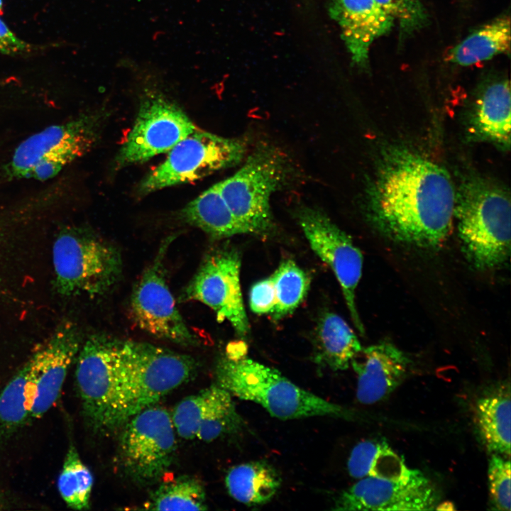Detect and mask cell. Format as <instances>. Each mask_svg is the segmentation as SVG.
<instances>
[{
  "instance_id": "obj_1",
  "label": "cell",
  "mask_w": 511,
  "mask_h": 511,
  "mask_svg": "<svg viewBox=\"0 0 511 511\" xmlns=\"http://www.w3.org/2000/svg\"><path fill=\"white\" fill-rule=\"evenodd\" d=\"M456 189L441 165L407 148H387L367 187V216L396 242L436 248L451 231Z\"/></svg>"
},
{
  "instance_id": "obj_2",
  "label": "cell",
  "mask_w": 511,
  "mask_h": 511,
  "mask_svg": "<svg viewBox=\"0 0 511 511\" xmlns=\"http://www.w3.org/2000/svg\"><path fill=\"white\" fill-rule=\"evenodd\" d=\"M215 375L216 384L232 396L257 403L280 419L348 416L341 406L299 387L278 370L245 356L235 346H228L219 358Z\"/></svg>"
},
{
  "instance_id": "obj_3",
  "label": "cell",
  "mask_w": 511,
  "mask_h": 511,
  "mask_svg": "<svg viewBox=\"0 0 511 511\" xmlns=\"http://www.w3.org/2000/svg\"><path fill=\"white\" fill-rule=\"evenodd\" d=\"M511 204L503 187L470 176L456 189L454 218L461 247L476 269H495L510 256Z\"/></svg>"
},
{
  "instance_id": "obj_4",
  "label": "cell",
  "mask_w": 511,
  "mask_h": 511,
  "mask_svg": "<svg viewBox=\"0 0 511 511\" xmlns=\"http://www.w3.org/2000/svg\"><path fill=\"white\" fill-rule=\"evenodd\" d=\"M120 341L104 335L92 336L77 356L75 381L83 414L97 432L116 430L128 420Z\"/></svg>"
},
{
  "instance_id": "obj_5",
  "label": "cell",
  "mask_w": 511,
  "mask_h": 511,
  "mask_svg": "<svg viewBox=\"0 0 511 511\" xmlns=\"http://www.w3.org/2000/svg\"><path fill=\"white\" fill-rule=\"evenodd\" d=\"M290 165L278 148L261 143L231 176L219 182L221 194L249 233L265 236L275 229L270 200L286 184Z\"/></svg>"
},
{
  "instance_id": "obj_6",
  "label": "cell",
  "mask_w": 511,
  "mask_h": 511,
  "mask_svg": "<svg viewBox=\"0 0 511 511\" xmlns=\"http://www.w3.org/2000/svg\"><path fill=\"white\" fill-rule=\"evenodd\" d=\"M102 116L99 112L81 114L30 136L16 147L3 175L8 180L40 181L53 177L94 145Z\"/></svg>"
},
{
  "instance_id": "obj_7",
  "label": "cell",
  "mask_w": 511,
  "mask_h": 511,
  "mask_svg": "<svg viewBox=\"0 0 511 511\" xmlns=\"http://www.w3.org/2000/svg\"><path fill=\"white\" fill-rule=\"evenodd\" d=\"M57 291L66 297L101 295L118 281L121 256L113 245L81 229L60 233L53 248Z\"/></svg>"
},
{
  "instance_id": "obj_8",
  "label": "cell",
  "mask_w": 511,
  "mask_h": 511,
  "mask_svg": "<svg viewBox=\"0 0 511 511\" xmlns=\"http://www.w3.org/2000/svg\"><path fill=\"white\" fill-rule=\"evenodd\" d=\"M119 359L128 419L193 379L198 370L192 356L145 342L120 341Z\"/></svg>"
},
{
  "instance_id": "obj_9",
  "label": "cell",
  "mask_w": 511,
  "mask_h": 511,
  "mask_svg": "<svg viewBox=\"0 0 511 511\" xmlns=\"http://www.w3.org/2000/svg\"><path fill=\"white\" fill-rule=\"evenodd\" d=\"M247 142L245 138H225L197 128L177 143L165 160L143 178L138 192L147 194L235 166L244 159Z\"/></svg>"
},
{
  "instance_id": "obj_10",
  "label": "cell",
  "mask_w": 511,
  "mask_h": 511,
  "mask_svg": "<svg viewBox=\"0 0 511 511\" xmlns=\"http://www.w3.org/2000/svg\"><path fill=\"white\" fill-rule=\"evenodd\" d=\"M121 429L119 456L125 473L141 485L159 480L172 464L177 450L171 414L154 405L131 417Z\"/></svg>"
},
{
  "instance_id": "obj_11",
  "label": "cell",
  "mask_w": 511,
  "mask_h": 511,
  "mask_svg": "<svg viewBox=\"0 0 511 511\" xmlns=\"http://www.w3.org/2000/svg\"><path fill=\"white\" fill-rule=\"evenodd\" d=\"M144 91L133 126L116 157L119 167L169 152L197 128L162 92L149 88Z\"/></svg>"
},
{
  "instance_id": "obj_12",
  "label": "cell",
  "mask_w": 511,
  "mask_h": 511,
  "mask_svg": "<svg viewBox=\"0 0 511 511\" xmlns=\"http://www.w3.org/2000/svg\"><path fill=\"white\" fill-rule=\"evenodd\" d=\"M241 260L232 248L210 252L202 262L181 296L210 307L219 322L228 321L241 336L249 331L240 283Z\"/></svg>"
},
{
  "instance_id": "obj_13",
  "label": "cell",
  "mask_w": 511,
  "mask_h": 511,
  "mask_svg": "<svg viewBox=\"0 0 511 511\" xmlns=\"http://www.w3.org/2000/svg\"><path fill=\"white\" fill-rule=\"evenodd\" d=\"M297 218L312 251L334 272L353 324L363 335L365 330L356 304V290L362 275V253L351 237L321 210L303 207Z\"/></svg>"
},
{
  "instance_id": "obj_14",
  "label": "cell",
  "mask_w": 511,
  "mask_h": 511,
  "mask_svg": "<svg viewBox=\"0 0 511 511\" xmlns=\"http://www.w3.org/2000/svg\"><path fill=\"white\" fill-rule=\"evenodd\" d=\"M439 500L434 483L419 470L408 468L396 478H361L339 495L332 510H432Z\"/></svg>"
},
{
  "instance_id": "obj_15",
  "label": "cell",
  "mask_w": 511,
  "mask_h": 511,
  "mask_svg": "<svg viewBox=\"0 0 511 511\" xmlns=\"http://www.w3.org/2000/svg\"><path fill=\"white\" fill-rule=\"evenodd\" d=\"M167 243L143 272L131 295V311L137 325L148 334L185 346L198 344L177 309L166 283L162 261Z\"/></svg>"
},
{
  "instance_id": "obj_16",
  "label": "cell",
  "mask_w": 511,
  "mask_h": 511,
  "mask_svg": "<svg viewBox=\"0 0 511 511\" xmlns=\"http://www.w3.org/2000/svg\"><path fill=\"white\" fill-rule=\"evenodd\" d=\"M80 347L77 329L63 324L27 362L30 420L40 418L56 403Z\"/></svg>"
},
{
  "instance_id": "obj_17",
  "label": "cell",
  "mask_w": 511,
  "mask_h": 511,
  "mask_svg": "<svg viewBox=\"0 0 511 511\" xmlns=\"http://www.w3.org/2000/svg\"><path fill=\"white\" fill-rule=\"evenodd\" d=\"M232 397L216 384L182 399L171 413L177 435L209 442L237 432L243 421Z\"/></svg>"
},
{
  "instance_id": "obj_18",
  "label": "cell",
  "mask_w": 511,
  "mask_h": 511,
  "mask_svg": "<svg viewBox=\"0 0 511 511\" xmlns=\"http://www.w3.org/2000/svg\"><path fill=\"white\" fill-rule=\"evenodd\" d=\"M329 13L340 27L353 64L359 68L368 67L373 42L395 26L375 0H330Z\"/></svg>"
},
{
  "instance_id": "obj_19",
  "label": "cell",
  "mask_w": 511,
  "mask_h": 511,
  "mask_svg": "<svg viewBox=\"0 0 511 511\" xmlns=\"http://www.w3.org/2000/svg\"><path fill=\"white\" fill-rule=\"evenodd\" d=\"M351 366L357 376V400L370 405L388 398L402 383L410 360L395 344L383 341L362 348Z\"/></svg>"
},
{
  "instance_id": "obj_20",
  "label": "cell",
  "mask_w": 511,
  "mask_h": 511,
  "mask_svg": "<svg viewBox=\"0 0 511 511\" xmlns=\"http://www.w3.org/2000/svg\"><path fill=\"white\" fill-rule=\"evenodd\" d=\"M510 97L507 79L490 82L478 93L471 119L475 136L504 150L510 147Z\"/></svg>"
},
{
  "instance_id": "obj_21",
  "label": "cell",
  "mask_w": 511,
  "mask_h": 511,
  "mask_svg": "<svg viewBox=\"0 0 511 511\" xmlns=\"http://www.w3.org/2000/svg\"><path fill=\"white\" fill-rule=\"evenodd\" d=\"M362 348L353 330L342 317L330 312L321 316L315 331L316 363L334 371L344 370Z\"/></svg>"
},
{
  "instance_id": "obj_22",
  "label": "cell",
  "mask_w": 511,
  "mask_h": 511,
  "mask_svg": "<svg viewBox=\"0 0 511 511\" xmlns=\"http://www.w3.org/2000/svg\"><path fill=\"white\" fill-rule=\"evenodd\" d=\"M510 390L502 384L477 402L476 421L482 441L490 453L510 454Z\"/></svg>"
},
{
  "instance_id": "obj_23",
  "label": "cell",
  "mask_w": 511,
  "mask_h": 511,
  "mask_svg": "<svg viewBox=\"0 0 511 511\" xmlns=\"http://www.w3.org/2000/svg\"><path fill=\"white\" fill-rule=\"evenodd\" d=\"M180 216L184 221L200 229L212 238L249 233L222 197L219 182L189 202Z\"/></svg>"
},
{
  "instance_id": "obj_24",
  "label": "cell",
  "mask_w": 511,
  "mask_h": 511,
  "mask_svg": "<svg viewBox=\"0 0 511 511\" xmlns=\"http://www.w3.org/2000/svg\"><path fill=\"white\" fill-rule=\"evenodd\" d=\"M510 18L503 15L478 28L449 50V62L467 67L499 55H510Z\"/></svg>"
},
{
  "instance_id": "obj_25",
  "label": "cell",
  "mask_w": 511,
  "mask_h": 511,
  "mask_svg": "<svg viewBox=\"0 0 511 511\" xmlns=\"http://www.w3.org/2000/svg\"><path fill=\"white\" fill-rule=\"evenodd\" d=\"M276 469L263 461H254L232 466L225 478L229 494L248 506L268 502L281 485Z\"/></svg>"
},
{
  "instance_id": "obj_26",
  "label": "cell",
  "mask_w": 511,
  "mask_h": 511,
  "mask_svg": "<svg viewBox=\"0 0 511 511\" xmlns=\"http://www.w3.org/2000/svg\"><path fill=\"white\" fill-rule=\"evenodd\" d=\"M347 468L355 478L373 477L392 479L408 468L402 456L384 440H366L356 444L349 456Z\"/></svg>"
},
{
  "instance_id": "obj_27",
  "label": "cell",
  "mask_w": 511,
  "mask_h": 511,
  "mask_svg": "<svg viewBox=\"0 0 511 511\" xmlns=\"http://www.w3.org/2000/svg\"><path fill=\"white\" fill-rule=\"evenodd\" d=\"M151 510H206L207 497L202 483L195 477L180 476L164 482L144 505Z\"/></svg>"
},
{
  "instance_id": "obj_28",
  "label": "cell",
  "mask_w": 511,
  "mask_h": 511,
  "mask_svg": "<svg viewBox=\"0 0 511 511\" xmlns=\"http://www.w3.org/2000/svg\"><path fill=\"white\" fill-rule=\"evenodd\" d=\"M26 363L0 390V439H6L30 421Z\"/></svg>"
},
{
  "instance_id": "obj_29",
  "label": "cell",
  "mask_w": 511,
  "mask_h": 511,
  "mask_svg": "<svg viewBox=\"0 0 511 511\" xmlns=\"http://www.w3.org/2000/svg\"><path fill=\"white\" fill-rule=\"evenodd\" d=\"M94 478L82 462L74 445L70 444L57 479V489L68 507L77 510L89 507Z\"/></svg>"
},
{
  "instance_id": "obj_30",
  "label": "cell",
  "mask_w": 511,
  "mask_h": 511,
  "mask_svg": "<svg viewBox=\"0 0 511 511\" xmlns=\"http://www.w3.org/2000/svg\"><path fill=\"white\" fill-rule=\"evenodd\" d=\"M275 291V305L270 314L278 321L292 313L304 300L310 286V278L293 260L282 261L271 275Z\"/></svg>"
},
{
  "instance_id": "obj_31",
  "label": "cell",
  "mask_w": 511,
  "mask_h": 511,
  "mask_svg": "<svg viewBox=\"0 0 511 511\" xmlns=\"http://www.w3.org/2000/svg\"><path fill=\"white\" fill-rule=\"evenodd\" d=\"M395 21L402 38L426 27L429 15L423 0H375Z\"/></svg>"
},
{
  "instance_id": "obj_32",
  "label": "cell",
  "mask_w": 511,
  "mask_h": 511,
  "mask_svg": "<svg viewBox=\"0 0 511 511\" xmlns=\"http://www.w3.org/2000/svg\"><path fill=\"white\" fill-rule=\"evenodd\" d=\"M488 483L492 508L510 510V461L504 456L493 454L488 465Z\"/></svg>"
},
{
  "instance_id": "obj_33",
  "label": "cell",
  "mask_w": 511,
  "mask_h": 511,
  "mask_svg": "<svg viewBox=\"0 0 511 511\" xmlns=\"http://www.w3.org/2000/svg\"><path fill=\"white\" fill-rule=\"evenodd\" d=\"M249 304L251 311L255 314H271L275 305V291L272 275L252 285Z\"/></svg>"
},
{
  "instance_id": "obj_34",
  "label": "cell",
  "mask_w": 511,
  "mask_h": 511,
  "mask_svg": "<svg viewBox=\"0 0 511 511\" xmlns=\"http://www.w3.org/2000/svg\"><path fill=\"white\" fill-rule=\"evenodd\" d=\"M26 48L27 45L18 38L0 18V53L16 54Z\"/></svg>"
},
{
  "instance_id": "obj_35",
  "label": "cell",
  "mask_w": 511,
  "mask_h": 511,
  "mask_svg": "<svg viewBox=\"0 0 511 511\" xmlns=\"http://www.w3.org/2000/svg\"><path fill=\"white\" fill-rule=\"evenodd\" d=\"M2 507H3V504H2V502H1V500H0V509H1Z\"/></svg>"
},
{
  "instance_id": "obj_36",
  "label": "cell",
  "mask_w": 511,
  "mask_h": 511,
  "mask_svg": "<svg viewBox=\"0 0 511 511\" xmlns=\"http://www.w3.org/2000/svg\"><path fill=\"white\" fill-rule=\"evenodd\" d=\"M1 0H0V7H1Z\"/></svg>"
}]
</instances>
